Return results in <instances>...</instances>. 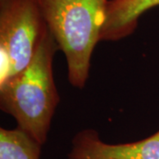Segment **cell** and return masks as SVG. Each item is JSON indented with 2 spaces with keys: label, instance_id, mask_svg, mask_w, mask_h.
Segmentation results:
<instances>
[{
  "label": "cell",
  "instance_id": "1",
  "mask_svg": "<svg viewBox=\"0 0 159 159\" xmlns=\"http://www.w3.org/2000/svg\"><path fill=\"white\" fill-rule=\"evenodd\" d=\"M57 50L48 29L29 66L0 86L1 110L11 115L18 127L41 145L47 142L51 120L60 100L52 68Z\"/></svg>",
  "mask_w": 159,
  "mask_h": 159
},
{
  "label": "cell",
  "instance_id": "2",
  "mask_svg": "<svg viewBox=\"0 0 159 159\" xmlns=\"http://www.w3.org/2000/svg\"><path fill=\"white\" fill-rule=\"evenodd\" d=\"M110 0H42L48 29L65 54L67 78L82 89L89 76L92 53L101 41Z\"/></svg>",
  "mask_w": 159,
  "mask_h": 159
},
{
  "label": "cell",
  "instance_id": "3",
  "mask_svg": "<svg viewBox=\"0 0 159 159\" xmlns=\"http://www.w3.org/2000/svg\"><path fill=\"white\" fill-rule=\"evenodd\" d=\"M47 30L42 0H0V47L9 54L11 76L29 66Z\"/></svg>",
  "mask_w": 159,
  "mask_h": 159
},
{
  "label": "cell",
  "instance_id": "4",
  "mask_svg": "<svg viewBox=\"0 0 159 159\" xmlns=\"http://www.w3.org/2000/svg\"><path fill=\"white\" fill-rule=\"evenodd\" d=\"M66 159H159V130L140 141L112 144L97 131L84 129L73 138Z\"/></svg>",
  "mask_w": 159,
  "mask_h": 159
},
{
  "label": "cell",
  "instance_id": "5",
  "mask_svg": "<svg viewBox=\"0 0 159 159\" xmlns=\"http://www.w3.org/2000/svg\"><path fill=\"white\" fill-rule=\"evenodd\" d=\"M157 6L159 0H110L101 41L115 42L132 34L142 14Z\"/></svg>",
  "mask_w": 159,
  "mask_h": 159
},
{
  "label": "cell",
  "instance_id": "6",
  "mask_svg": "<svg viewBox=\"0 0 159 159\" xmlns=\"http://www.w3.org/2000/svg\"><path fill=\"white\" fill-rule=\"evenodd\" d=\"M42 146L18 126L0 128V159H40Z\"/></svg>",
  "mask_w": 159,
  "mask_h": 159
}]
</instances>
